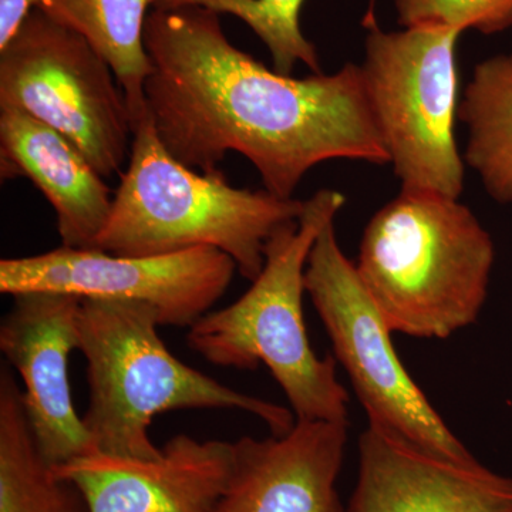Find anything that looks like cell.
I'll list each match as a JSON object with an SVG mask.
<instances>
[{
    "instance_id": "obj_7",
    "label": "cell",
    "mask_w": 512,
    "mask_h": 512,
    "mask_svg": "<svg viewBox=\"0 0 512 512\" xmlns=\"http://www.w3.org/2000/svg\"><path fill=\"white\" fill-rule=\"evenodd\" d=\"M2 109L55 128L103 178L121 174L130 157V107L110 64L79 33L40 9L0 50Z\"/></svg>"
},
{
    "instance_id": "obj_6",
    "label": "cell",
    "mask_w": 512,
    "mask_h": 512,
    "mask_svg": "<svg viewBox=\"0 0 512 512\" xmlns=\"http://www.w3.org/2000/svg\"><path fill=\"white\" fill-rule=\"evenodd\" d=\"M363 83L402 190L460 198L464 161L456 140L457 40L444 25L386 32L366 20Z\"/></svg>"
},
{
    "instance_id": "obj_4",
    "label": "cell",
    "mask_w": 512,
    "mask_h": 512,
    "mask_svg": "<svg viewBox=\"0 0 512 512\" xmlns=\"http://www.w3.org/2000/svg\"><path fill=\"white\" fill-rule=\"evenodd\" d=\"M96 249L117 256L174 254L211 247L255 281L279 228L299 220L305 201L235 188L221 171L200 173L173 157L148 113L133 133L127 170Z\"/></svg>"
},
{
    "instance_id": "obj_20",
    "label": "cell",
    "mask_w": 512,
    "mask_h": 512,
    "mask_svg": "<svg viewBox=\"0 0 512 512\" xmlns=\"http://www.w3.org/2000/svg\"><path fill=\"white\" fill-rule=\"evenodd\" d=\"M39 3L40 0H0V50L19 32Z\"/></svg>"
},
{
    "instance_id": "obj_9",
    "label": "cell",
    "mask_w": 512,
    "mask_h": 512,
    "mask_svg": "<svg viewBox=\"0 0 512 512\" xmlns=\"http://www.w3.org/2000/svg\"><path fill=\"white\" fill-rule=\"evenodd\" d=\"M238 271L231 256L198 247L151 256L60 247L0 261V292L69 293L80 299H127L153 306L161 326L191 328L227 292Z\"/></svg>"
},
{
    "instance_id": "obj_10",
    "label": "cell",
    "mask_w": 512,
    "mask_h": 512,
    "mask_svg": "<svg viewBox=\"0 0 512 512\" xmlns=\"http://www.w3.org/2000/svg\"><path fill=\"white\" fill-rule=\"evenodd\" d=\"M80 303L69 293H19L0 325V350L22 377L26 416L50 467L97 453L74 409L67 372L80 346Z\"/></svg>"
},
{
    "instance_id": "obj_19",
    "label": "cell",
    "mask_w": 512,
    "mask_h": 512,
    "mask_svg": "<svg viewBox=\"0 0 512 512\" xmlns=\"http://www.w3.org/2000/svg\"><path fill=\"white\" fill-rule=\"evenodd\" d=\"M403 28L444 25L494 35L512 28V0H393Z\"/></svg>"
},
{
    "instance_id": "obj_13",
    "label": "cell",
    "mask_w": 512,
    "mask_h": 512,
    "mask_svg": "<svg viewBox=\"0 0 512 512\" xmlns=\"http://www.w3.org/2000/svg\"><path fill=\"white\" fill-rule=\"evenodd\" d=\"M348 512H512V478L434 456L369 424Z\"/></svg>"
},
{
    "instance_id": "obj_14",
    "label": "cell",
    "mask_w": 512,
    "mask_h": 512,
    "mask_svg": "<svg viewBox=\"0 0 512 512\" xmlns=\"http://www.w3.org/2000/svg\"><path fill=\"white\" fill-rule=\"evenodd\" d=\"M2 178L28 177L57 215L63 247L96 248L114 194L69 138L29 114L0 110Z\"/></svg>"
},
{
    "instance_id": "obj_1",
    "label": "cell",
    "mask_w": 512,
    "mask_h": 512,
    "mask_svg": "<svg viewBox=\"0 0 512 512\" xmlns=\"http://www.w3.org/2000/svg\"><path fill=\"white\" fill-rule=\"evenodd\" d=\"M144 45L148 116L192 170L211 173L228 153L242 154L266 191L289 200L323 161L390 163L355 63L285 76L232 45L220 15L197 6L151 10Z\"/></svg>"
},
{
    "instance_id": "obj_5",
    "label": "cell",
    "mask_w": 512,
    "mask_h": 512,
    "mask_svg": "<svg viewBox=\"0 0 512 512\" xmlns=\"http://www.w3.org/2000/svg\"><path fill=\"white\" fill-rule=\"evenodd\" d=\"M345 202V195L328 188L312 195L299 220L269 239L264 269L251 288L188 330V346L212 365L252 370L264 363L296 420L348 423L349 394L336 377L335 356L320 359L313 352L302 303L313 244Z\"/></svg>"
},
{
    "instance_id": "obj_16",
    "label": "cell",
    "mask_w": 512,
    "mask_h": 512,
    "mask_svg": "<svg viewBox=\"0 0 512 512\" xmlns=\"http://www.w3.org/2000/svg\"><path fill=\"white\" fill-rule=\"evenodd\" d=\"M158 0H40L37 9L84 37L110 64L130 107L133 133L146 117L150 57L144 45L148 9Z\"/></svg>"
},
{
    "instance_id": "obj_8",
    "label": "cell",
    "mask_w": 512,
    "mask_h": 512,
    "mask_svg": "<svg viewBox=\"0 0 512 512\" xmlns=\"http://www.w3.org/2000/svg\"><path fill=\"white\" fill-rule=\"evenodd\" d=\"M305 288L369 424L434 456L457 463L476 461L404 369L392 330L360 281L355 262L340 248L335 221L313 244Z\"/></svg>"
},
{
    "instance_id": "obj_17",
    "label": "cell",
    "mask_w": 512,
    "mask_h": 512,
    "mask_svg": "<svg viewBox=\"0 0 512 512\" xmlns=\"http://www.w3.org/2000/svg\"><path fill=\"white\" fill-rule=\"evenodd\" d=\"M458 119L467 126L464 160L500 204L512 202V55L474 67Z\"/></svg>"
},
{
    "instance_id": "obj_3",
    "label": "cell",
    "mask_w": 512,
    "mask_h": 512,
    "mask_svg": "<svg viewBox=\"0 0 512 512\" xmlns=\"http://www.w3.org/2000/svg\"><path fill=\"white\" fill-rule=\"evenodd\" d=\"M153 306L127 299L80 303V346L87 363L90 404L84 426L97 453L153 460L161 448L148 429L175 410L232 409L264 421L274 436L292 429L295 413L229 389L178 360L158 335Z\"/></svg>"
},
{
    "instance_id": "obj_2",
    "label": "cell",
    "mask_w": 512,
    "mask_h": 512,
    "mask_svg": "<svg viewBox=\"0 0 512 512\" xmlns=\"http://www.w3.org/2000/svg\"><path fill=\"white\" fill-rule=\"evenodd\" d=\"M493 239L457 198L402 190L363 232L356 271L392 332L447 339L487 301Z\"/></svg>"
},
{
    "instance_id": "obj_15",
    "label": "cell",
    "mask_w": 512,
    "mask_h": 512,
    "mask_svg": "<svg viewBox=\"0 0 512 512\" xmlns=\"http://www.w3.org/2000/svg\"><path fill=\"white\" fill-rule=\"evenodd\" d=\"M0 512H92L83 491L40 454L9 365L0 367Z\"/></svg>"
},
{
    "instance_id": "obj_18",
    "label": "cell",
    "mask_w": 512,
    "mask_h": 512,
    "mask_svg": "<svg viewBox=\"0 0 512 512\" xmlns=\"http://www.w3.org/2000/svg\"><path fill=\"white\" fill-rule=\"evenodd\" d=\"M305 0H158L154 8L177 9L185 6L227 13L247 23L264 42L274 62L275 72L292 76L296 64L303 63L319 74L318 50L303 35L301 10Z\"/></svg>"
},
{
    "instance_id": "obj_12",
    "label": "cell",
    "mask_w": 512,
    "mask_h": 512,
    "mask_svg": "<svg viewBox=\"0 0 512 512\" xmlns=\"http://www.w3.org/2000/svg\"><path fill=\"white\" fill-rule=\"evenodd\" d=\"M348 423L296 420L268 439L241 437L234 467L215 512H348L338 477Z\"/></svg>"
},
{
    "instance_id": "obj_11",
    "label": "cell",
    "mask_w": 512,
    "mask_h": 512,
    "mask_svg": "<svg viewBox=\"0 0 512 512\" xmlns=\"http://www.w3.org/2000/svg\"><path fill=\"white\" fill-rule=\"evenodd\" d=\"M234 467V444L178 434L153 460L93 453L63 466L92 512H215Z\"/></svg>"
}]
</instances>
